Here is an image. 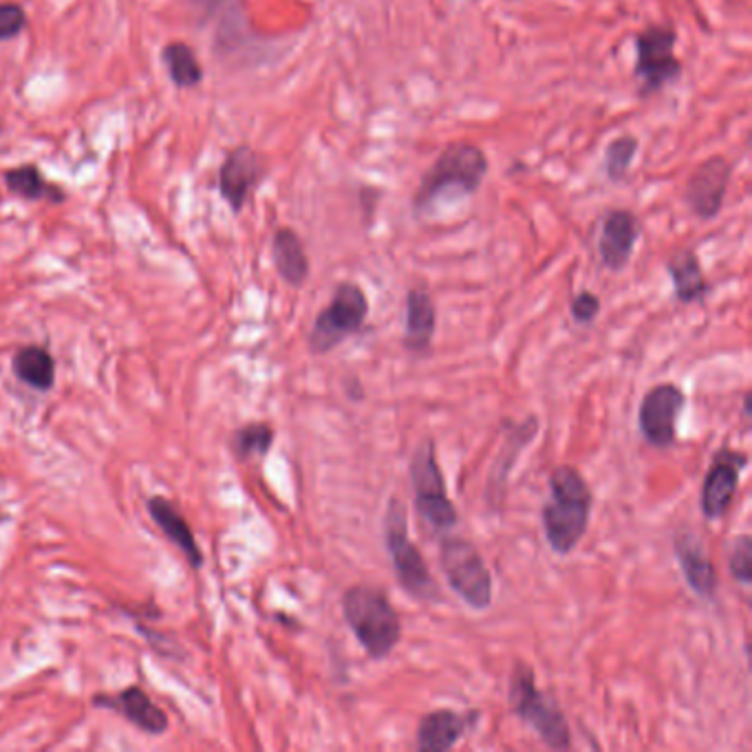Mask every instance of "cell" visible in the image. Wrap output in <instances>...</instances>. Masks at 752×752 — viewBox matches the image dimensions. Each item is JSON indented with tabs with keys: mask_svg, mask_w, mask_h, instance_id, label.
Returning a JSON list of instances; mask_svg holds the SVG:
<instances>
[{
	"mask_svg": "<svg viewBox=\"0 0 752 752\" xmlns=\"http://www.w3.org/2000/svg\"><path fill=\"white\" fill-rule=\"evenodd\" d=\"M148 512L153 517V521L157 523V527L185 554V558L191 560L193 568H202V549L195 541V534L191 530V525L185 523V519L170 506V501H166L163 497H153L148 501Z\"/></svg>",
	"mask_w": 752,
	"mask_h": 752,
	"instance_id": "cell-22",
	"label": "cell"
},
{
	"mask_svg": "<svg viewBox=\"0 0 752 752\" xmlns=\"http://www.w3.org/2000/svg\"><path fill=\"white\" fill-rule=\"evenodd\" d=\"M667 274L671 278L674 294L682 305L700 303L711 292V283L706 280L702 260L695 254V250H691V247L678 250L669 256Z\"/></svg>",
	"mask_w": 752,
	"mask_h": 752,
	"instance_id": "cell-18",
	"label": "cell"
},
{
	"mask_svg": "<svg viewBox=\"0 0 752 752\" xmlns=\"http://www.w3.org/2000/svg\"><path fill=\"white\" fill-rule=\"evenodd\" d=\"M732 161L724 155H711L687 179L684 204L700 221H713L721 215L732 179Z\"/></svg>",
	"mask_w": 752,
	"mask_h": 752,
	"instance_id": "cell-11",
	"label": "cell"
},
{
	"mask_svg": "<svg viewBox=\"0 0 752 752\" xmlns=\"http://www.w3.org/2000/svg\"><path fill=\"white\" fill-rule=\"evenodd\" d=\"M674 551L691 592L702 601H713L719 581L715 562L708 556L702 536L691 530H680L674 541Z\"/></svg>",
	"mask_w": 752,
	"mask_h": 752,
	"instance_id": "cell-14",
	"label": "cell"
},
{
	"mask_svg": "<svg viewBox=\"0 0 752 752\" xmlns=\"http://www.w3.org/2000/svg\"><path fill=\"white\" fill-rule=\"evenodd\" d=\"M271 256L278 276L290 288H303L310 278V256L292 228H278L271 239Z\"/></svg>",
	"mask_w": 752,
	"mask_h": 752,
	"instance_id": "cell-19",
	"label": "cell"
},
{
	"mask_svg": "<svg viewBox=\"0 0 752 752\" xmlns=\"http://www.w3.org/2000/svg\"><path fill=\"white\" fill-rule=\"evenodd\" d=\"M728 572L741 585L752 583V538L748 534L732 538L728 547Z\"/></svg>",
	"mask_w": 752,
	"mask_h": 752,
	"instance_id": "cell-27",
	"label": "cell"
},
{
	"mask_svg": "<svg viewBox=\"0 0 752 752\" xmlns=\"http://www.w3.org/2000/svg\"><path fill=\"white\" fill-rule=\"evenodd\" d=\"M366 318V292L357 283H353V280H342L333 290L329 305L314 320V327L310 331V351L314 355H325L333 351L340 342L360 333Z\"/></svg>",
	"mask_w": 752,
	"mask_h": 752,
	"instance_id": "cell-9",
	"label": "cell"
},
{
	"mask_svg": "<svg viewBox=\"0 0 752 752\" xmlns=\"http://www.w3.org/2000/svg\"><path fill=\"white\" fill-rule=\"evenodd\" d=\"M678 32L669 23H651L635 34L633 75L640 98H651L682 77V60L676 56Z\"/></svg>",
	"mask_w": 752,
	"mask_h": 752,
	"instance_id": "cell-7",
	"label": "cell"
},
{
	"mask_svg": "<svg viewBox=\"0 0 752 752\" xmlns=\"http://www.w3.org/2000/svg\"><path fill=\"white\" fill-rule=\"evenodd\" d=\"M8 185L10 191L25 197V199H40L47 191L45 179L34 166H23L12 172H8Z\"/></svg>",
	"mask_w": 752,
	"mask_h": 752,
	"instance_id": "cell-28",
	"label": "cell"
},
{
	"mask_svg": "<svg viewBox=\"0 0 752 752\" xmlns=\"http://www.w3.org/2000/svg\"><path fill=\"white\" fill-rule=\"evenodd\" d=\"M385 545L391 556L398 585L415 601L435 603L441 601L439 585L435 583L428 562L409 536V510L402 499L391 497L383 519Z\"/></svg>",
	"mask_w": 752,
	"mask_h": 752,
	"instance_id": "cell-4",
	"label": "cell"
},
{
	"mask_svg": "<svg viewBox=\"0 0 752 752\" xmlns=\"http://www.w3.org/2000/svg\"><path fill=\"white\" fill-rule=\"evenodd\" d=\"M93 704L100 708H111L118 711L124 719L135 724L137 728L150 732V735H161L168 730V717L166 713L144 693L140 687H129L126 691L118 695H98L93 700Z\"/></svg>",
	"mask_w": 752,
	"mask_h": 752,
	"instance_id": "cell-17",
	"label": "cell"
},
{
	"mask_svg": "<svg viewBox=\"0 0 752 752\" xmlns=\"http://www.w3.org/2000/svg\"><path fill=\"white\" fill-rule=\"evenodd\" d=\"M342 616L371 660H385L402 640V620L389 594L375 585L357 583L342 594Z\"/></svg>",
	"mask_w": 752,
	"mask_h": 752,
	"instance_id": "cell-3",
	"label": "cell"
},
{
	"mask_svg": "<svg viewBox=\"0 0 752 752\" xmlns=\"http://www.w3.org/2000/svg\"><path fill=\"white\" fill-rule=\"evenodd\" d=\"M538 433V420L534 415H530L523 424H517L512 433H508L506 437V444H504V450L499 454V459L495 461L493 465V473L488 477V490H486V499L493 504V506H499L501 497H504V486L508 484V475H510V470L514 465V461L519 459V452L530 444L534 441Z\"/></svg>",
	"mask_w": 752,
	"mask_h": 752,
	"instance_id": "cell-21",
	"label": "cell"
},
{
	"mask_svg": "<svg viewBox=\"0 0 752 752\" xmlns=\"http://www.w3.org/2000/svg\"><path fill=\"white\" fill-rule=\"evenodd\" d=\"M263 174L260 159L250 146H236L223 161L219 174L221 195L234 213H241L252 187Z\"/></svg>",
	"mask_w": 752,
	"mask_h": 752,
	"instance_id": "cell-16",
	"label": "cell"
},
{
	"mask_svg": "<svg viewBox=\"0 0 752 752\" xmlns=\"http://www.w3.org/2000/svg\"><path fill=\"white\" fill-rule=\"evenodd\" d=\"M642 236V221L627 208H614L605 215L598 236V256L609 271H622Z\"/></svg>",
	"mask_w": 752,
	"mask_h": 752,
	"instance_id": "cell-13",
	"label": "cell"
},
{
	"mask_svg": "<svg viewBox=\"0 0 752 752\" xmlns=\"http://www.w3.org/2000/svg\"><path fill=\"white\" fill-rule=\"evenodd\" d=\"M482 721V711H452L437 708L426 713L417 726V750L446 752L454 748L470 730Z\"/></svg>",
	"mask_w": 752,
	"mask_h": 752,
	"instance_id": "cell-15",
	"label": "cell"
},
{
	"mask_svg": "<svg viewBox=\"0 0 752 752\" xmlns=\"http://www.w3.org/2000/svg\"><path fill=\"white\" fill-rule=\"evenodd\" d=\"M490 170L488 155L473 142L448 144L422 174L411 197L413 217H428L448 195L473 197Z\"/></svg>",
	"mask_w": 752,
	"mask_h": 752,
	"instance_id": "cell-1",
	"label": "cell"
},
{
	"mask_svg": "<svg viewBox=\"0 0 752 752\" xmlns=\"http://www.w3.org/2000/svg\"><path fill=\"white\" fill-rule=\"evenodd\" d=\"M594 493L574 465H558L549 475V499L541 510L543 534L558 556L572 554L587 534Z\"/></svg>",
	"mask_w": 752,
	"mask_h": 752,
	"instance_id": "cell-2",
	"label": "cell"
},
{
	"mask_svg": "<svg viewBox=\"0 0 752 752\" xmlns=\"http://www.w3.org/2000/svg\"><path fill=\"white\" fill-rule=\"evenodd\" d=\"M16 378L38 391H49L56 383V362L53 355L43 347H25L14 355Z\"/></svg>",
	"mask_w": 752,
	"mask_h": 752,
	"instance_id": "cell-23",
	"label": "cell"
},
{
	"mask_svg": "<svg viewBox=\"0 0 752 752\" xmlns=\"http://www.w3.org/2000/svg\"><path fill=\"white\" fill-rule=\"evenodd\" d=\"M508 702L512 713L527 724L547 748L568 750L572 745V730L566 713L536 687L534 671L527 663H517L510 674Z\"/></svg>",
	"mask_w": 752,
	"mask_h": 752,
	"instance_id": "cell-5",
	"label": "cell"
},
{
	"mask_svg": "<svg viewBox=\"0 0 752 752\" xmlns=\"http://www.w3.org/2000/svg\"><path fill=\"white\" fill-rule=\"evenodd\" d=\"M687 407V396L678 385L651 387L638 409V428L653 448H671L678 439V417Z\"/></svg>",
	"mask_w": 752,
	"mask_h": 752,
	"instance_id": "cell-10",
	"label": "cell"
},
{
	"mask_svg": "<svg viewBox=\"0 0 752 752\" xmlns=\"http://www.w3.org/2000/svg\"><path fill=\"white\" fill-rule=\"evenodd\" d=\"M163 62L170 71V77L177 86L191 88L202 82V66L195 56V51L183 45V43H172L163 49Z\"/></svg>",
	"mask_w": 752,
	"mask_h": 752,
	"instance_id": "cell-24",
	"label": "cell"
},
{
	"mask_svg": "<svg viewBox=\"0 0 752 752\" xmlns=\"http://www.w3.org/2000/svg\"><path fill=\"white\" fill-rule=\"evenodd\" d=\"M25 27V12L16 3H0V40L21 34Z\"/></svg>",
	"mask_w": 752,
	"mask_h": 752,
	"instance_id": "cell-30",
	"label": "cell"
},
{
	"mask_svg": "<svg viewBox=\"0 0 752 752\" xmlns=\"http://www.w3.org/2000/svg\"><path fill=\"white\" fill-rule=\"evenodd\" d=\"M745 465L748 454L741 450L721 448L713 454L700 495V508L708 521H717L730 510Z\"/></svg>",
	"mask_w": 752,
	"mask_h": 752,
	"instance_id": "cell-12",
	"label": "cell"
},
{
	"mask_svg": "<svg viewBox=\"0 0 752 752\" xmlns=\"http://www.w3.org/2000/svg\"><path fill=\"white\" fill-rule=\"evenodd\" d=\"M274 444V428L267 422H252L236 430L234 452L239 457H265Z\"/></svg>",
	"mask_w": 752,
	"mask_h": 752,
	"instance_id": "cell-26",
	"label": "cell"
},
{
	"mask_svg": "<svg viewBox=\"0 0 752 752\" xmlns=\"http://www.w3.org/2000/svg\"><path fill=\"white\" fill-rule=\"evenodd\" d=\"M439 568L450 590L475 611L493 605V577L484 556L461 536H446L439 545Z\"/></svg>",
	"mask_w": 752,
	"mask_h": 752,
	"instance_id": "cell-6",
	"label": "cell"
},
{
	"mask_svg": "<svg viewBox=\"0 0 752 752\" xmlns=\"http://www.w3.org/2000/svg\"><path fill=\"white\" fill-rule=\"evenodd\" d=\"M437 327V307L430 294L422 288H413L407 294V329H404V347L411 353L426 351L433 342Z\"/></svg>",
	"mask_w": 752,
	"mask_h": 752,
	"instance_id": "cell-20",
	"label": "cell"
},
{
	"mask_svg": "<svg viewBox=\"0 0 752 752\" xmlns=\"http://www.w3.org/2000/svg\"><path fill=\"white\" fill-rule=\"evenodd\" d=\"M638 148H640V142L633 135H620L607 144L605 157H603V168H605V174L609 181L618 183L629 174V170L635 161Z\"/></svg>",
	"mask_w": 752,
	"mask_h": 752,
	"instance_id": "cell-25",
	"label": "cell"
},
{
	"mask_svg": "<svg viewBox=\"0 0 752 752\" xmlns=\"http://www.w3.org/2000/svg\"><path fill=\"white\" fill-rule=\"evenodd\" d=\"M743 415H745V420H750V393L743 396Z\"/></svg>",
	"mask_w": 752,
	"mask_h": 752,
	"instance_id": "cell-31",
	"label": "cell"
},
{
	"mask_svg": "<svg viewBox=\"0 0 752 752\" xmlns=\"http://www.w3.org/2000/svg\"><path fill=\"white\" fill-rule=\"evenodd\" d=\"M409 475H411V486H413V497H415V510L420 512V517L435 530L454 527L459 521V514H457L454 504L448 497L446 480L437 459V444L430 437L417 444L411 457Z\"/></svg>",
	"mask_w": 752,
	"mask_h": 752,
	"instance_id": "cell-8",
	"label": "cell"
},
{
	"mask_svg": "<svg viewBox=\"0 0 752 752\" xmlns=\"http://www.w3.org/2000/svg\"><path fill=\"white\" fill-rule=\"evenodd\" d=\"M601 307H603V305H601L598 294H594V292H590V290H583V292H579V294L572 299V303H570V314H572L574 323H579V325H592V323L598 318Z\"/></svg>",
	"mask_w": 752,
	"mask_h": 752,
	"instance_id": "cell-29",
	"label": "cell"
}]
</instances>
